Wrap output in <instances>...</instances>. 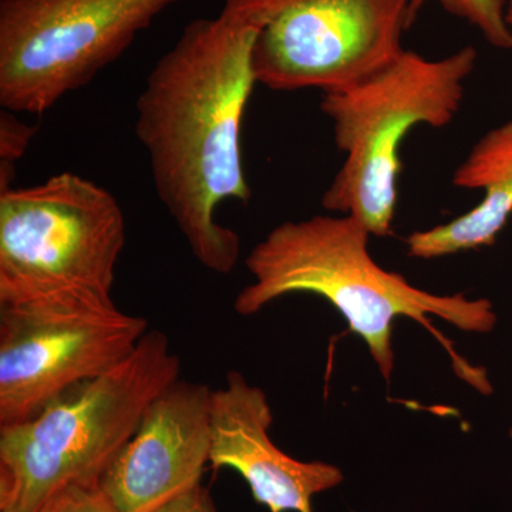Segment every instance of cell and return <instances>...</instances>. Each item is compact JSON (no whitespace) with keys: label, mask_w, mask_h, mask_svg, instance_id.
<instances>
[{"label":"cell","mask_w":512,"mask_h":512,"mask_svg":"<svg viewBox=\"0 0 512 512\" xmlns=\"http://www.w3.org/2000/svg\"><path fill=\"white\" fill-rule=\"evenodd\" d=\"M254 29L231 16L191 20L164 53L136 101V136L146 148L158 198L192 255L228 275L241 255L237 232L215 220L225 201L252 192L241 124L252 89Z\"/></svg>","instance_id":"cell-1"},{"label":"cell","mask_w":512,"mask_h":512,"mask_svg":"<svg viewBox=\"0 0 512 512\" xmlns=\"http://www.w3.org/2000/svg\"><path fill=\"white\" fill-rule=\"evenodd\" d=\"M370 237L352 215H313L282 222L249 252L245 265L252 281L238 293L234 311L255 315L291 293L320 296L362 338L387 382L394 369L393 323L406 316L440 340L464 382L477 392H493L483 367L461 359L430 322L439 318L464 332L490 333L497 325L491 302L416 288L404 276L376 264L367 249Z\"/></svg>","instance_id":"cell-2"},{"label":"cell","mask_w":512,"mask_h":512,"mask_svg":"<svg viewBox=\"0 0 512 512\" xmlns=\"http://www.w3.org/2000/svg\"><path fill=\"white\" fill-rule=\"evenodd\" d=\"M181 360L161 330L127 359L23 423L0 426V511L36 512L72 484H100L151 403L180 379Z\"/></svg>","instance_id":"cell-3"},{"label":"cell","mask_w":512,"mask_h":512,"mask_svg":"<svg viewBox=\"0 0 512 512\" xmlns=\"http://www.w3.org/2000/svg\"><path fill=\"white\" fill-rule=\"evenodd\" d=\"M477 60L473 46L441 59L404 49L355 83L323 93L320 109L346 156L323 192V208L352 215L370 234L387 237L396 215L403 138L413 127L441 128L456 119Z\"/></svg>","instance_id":"cell-4"},{"label":"cell","mask_w":512,"mask_h":512,"mask_svg":"<svg viewBox=\"0 0 512 512\" xmlns=\"http://www.w3.org/2000/svg\"><path fill=\"white\" fill-rule=\"evenodd\" d=\"M126 244L117 198L74 173L0 192V303L64 292L111 296Z\"/></svg>","instance_id":"cell-5"},{"label":"cell","mask_w":512,"mask_h":512,"mask_svg":"<svg viewBox=\"0 0 512 512\" xmlns=\"http://www.w3.org/2000/svg\"><path fill=\"white\" fill-rule=\"evenodd\" d=\"M409 0H224L254 29L256 84L274 92L342 89L403 52Z\"/></svg>","instance_id":"cell-6"},{"label":"cell","mask_w":512,"mask_h":512,"mask_svg":"<svg viewBox=\"0 0 512 512\" xmlns=\"http://www.w3.org/2000/svg\"><path fill=\"white\" fill-rule=\"evenodd\" d=\"M147 332L146 319L96 293L0 303V426L30 420L109 372Z\"/></svg>","instance_id":"cell-7"},{"label":"cell","mask_w":512,"mask_h":512,"mask_svg":"<svg viewBox=\"0 0 512 512\" xmlns=\"http://www.w3.org/2000/svg\"><path fill=\"white\" fill-rule=\"evenodd\" d=\"M178 0H0V106L42 116Z\"/></svg>","instance_id":"cell-8"},{"label":"cell","mask_w":512,"mask_h":512,"mask_svg":"<svg viewBox=\"0 0 512 512\" xmlns=\"http://www.w3.org/2000/svg\"><path fill=\"white\" fill-rule=\"evenodd\" d=\"M211 394L178 379L148 406L100 480L117 511L154 512L201 485L210 464Z\"/></svg>","instance_id":"cell-9"},{"label":"cell","mask_w":512,"mask_h":512,"mask_svg":"<svg viewBox=\"0 0 512 512\" xmlns=\"http://www.w3.org/2000/svg\"><path fill=\"white\" fill-rule=\"evenodd\" d=\"M272 421L264 390L229 372L225 386L211 394L210 464L237 471L256 503L271 512H313L316 495L342 484V470L288 456L271 439Z\"/></svg>","instance_id":"cell-10"},{"label":"cell","mask_w":512,"mask_h":512,"mask_svg":"<svg viewBox=\"0 0 512 512\" xmlns=\"http://www.w3.org/2000/svg\"><path fill=\"white\" fill-rule=\"evenodd\" d=\"M453 184L483 191L484 198L448 224L409 235L406 247L412 258L436 259L494 244L512 215V119L474 144L458 165Z\"/></svg>","instance_id":"cell-11"},{"label":"cell","mask_w":512,"mask_h":512,"mask_svg":"<svg viewBox=\"0 0 512 512\" xmlns=\"http://www.w3.org/2000/svg\"><path fill=\"white\" fill-rule=\"evenodd\" d=\"M410 23L416 20L427 0H409ZM447 12L467 20L498 49L511 50L512 29L507 22L505 0H437Z\"/></svg>","instance_id":"cell-12"},{"label":"cell","mask_w":512,"mask_h":512,"mask_svg":"<svg viewBox=\"0 0 512 512\" xmlns=\"http://www.w3.org/2000/svg\"><path fill=\"white\" fill-rule=\"evenodd\" d=\"M36 131L37 127L20 120L13 111L0 113V192L13 187L16 164L29 150Z\"/></svg>","instance_id":"cell-13"},{"label":"cell","mask_w":512,"mask_h":512,"mask_svg":"<svg viewBox=\"0 0 512 512\" xmlns=\"http://www.w3.org/2000/svg\"><path fill=\"white\" fill-rule=\"evenodd\" d=\"M36 512H119L100 484H72L53 494Z\"/></svg>","instance_id":"cell-14"},{"label":"cell","mask_w":512,"mask_h":512,"mask_svg":"<svg viewBox=\"0 0 512 512\" xmlns=\"http://www.w3.org/2000/svg\"><path fill=\"white\" fill-rule=\"evenodd\" d=\"M154 512H218L207 488L198 485Z\"/></svg>","instance_id":"cell-15"},{"label":"cell","mask_w":512,"mask_h":512,"mask_svg":"<svg viewBox=\"0 0 512 512\" xmlns=\"http://www.w3.org/2000/svg\"><path fill=\"white\" fill-rule=\"evenodd\" d=\"M507 22L512 29V0H508V8H507Z\"/></svg>","instance_id":"cell-16"},{"label":"cell","mask_w":512,"mask_h":512,"mask_svg":"<svg viewBox=\"0 0 512 512\" xmlns=\"http://www.w3.org/2000/svg\"><path fill=\"white\" fill-rule=\"evenodd\" d=\"M510 439L512 440V429L510 430Z\"/></svg>","instance_id":"cell-17"},{"label":"cell","mask_w":512,"mask_h":512,"mask_svg":"<svg viewBox=\"0 0 512 512\" xmlns=\"http://www.w3.org/2000/svg\"><path fill=\"white\" fill-rule=\"evenodd\" d=\"M0 512H13V511H0Z\"/></svg>","instance_id":"cell-18"}]
</instances>
